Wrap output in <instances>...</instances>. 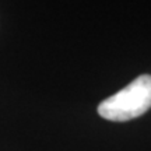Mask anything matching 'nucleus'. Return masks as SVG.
I'll use <instances>...</instances> for the list:
<instances>
[{
	"instance_id": "obj_1",
	"label": "nucleus",
	"mask_w": 151,
	"mask_h": 151,
	"mask_svg": "<svg viewBox=\"0 0 151 151\" xmlns=\"http://www.w3.org/2000/svg\"><path fill=\"white\" fill-rule=\"evenodd\" d=\"M151 108V76L141 74L130 84L104 99L98 105V115L112 122H127Z\"/></svg>"
}]
</instances>
